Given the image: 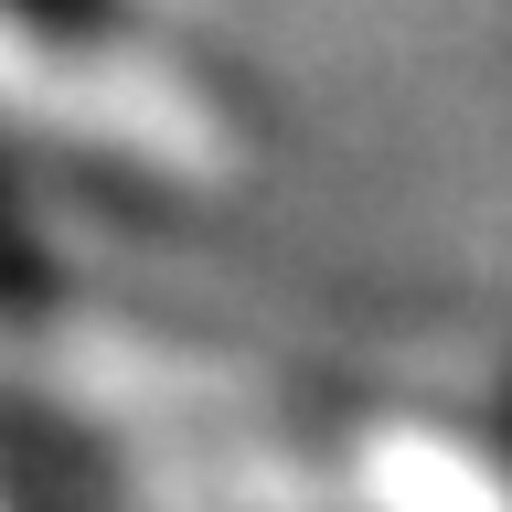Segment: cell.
Returning <instances> with one entry per match:
<instances>
[{
  "label": "cell",
  "mask_w": 512,
  "mask_h": 512,
  "mask_svg": "<svg viewBox=\"0 0 512 512\" xmlns=\"http://www.w3.org/2000/svg\"><path fill=\"white\" fill-rule=\"evenodd\" d=\"M11 512H64V491L32 470V459H11Z\"/></svg>",
  "instance_id": "cell-1"
}]
</instances>
